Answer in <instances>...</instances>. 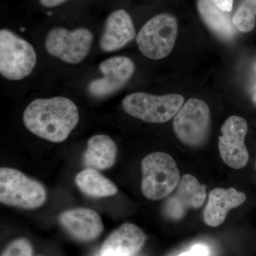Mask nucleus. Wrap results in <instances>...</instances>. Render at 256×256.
Instances as JSON below:
<instances>
[{
  "label": "nucleus",
  "instance_id": "obj_1",
  "mask_svg": "<svg viewBox=\"0 0 256 256\" xmlns=\"http://www.w3.org/2000/svg\"><path fill=\"white\" fill-rule=\"evenodd\" d=\"M24 124L38 137L52 142L67 139L79 120L77 106L67 98L56 96L32 101L25 109Z\"/></svg>",
  "mask_w": 256,
  "mask_h": 256
},
{
  "label": "nucleus",
  "instance_id": "obj_2",
  "mask_svg": "<svg viewBox=\"0 0 256 256\" xmlns=\"http://www.w3.org/2000/svg\"><path fill=\"white\" fill-rule=\"evenodd\" d=\"M141 169L143 194L152 201L170 196L181 178L176 162L168 153L158 152L148 154L142 160Z\"/></svg>",
  "mask_w": 256,
  "mask_h": 256
},
{
  "label": "nucleus",
  "instance_id": "obj_3",
  "mask_svg": "<svg viewBox=\"0 0 256 256\" xmlns=\"http://www.w3.org/2000/svg\"><path fill=\"white\" fill-rule=\"evenodd\" d=\"M46 192L42 184L12 168L0 169V201L18 208H38L44 204Z\"/></svg>",
  "mask_w": 256,
  "mask_h": 256
},
{
  "label": "nucleus",
  "instance_id": "obj_4",
  "mask_svg": "<svg viewBox=\"0 0 256 256\" xmlns=\"http://www.w3.org/2000/svg\"><path fill=\"white\" fill-rule=\"evenodd\" d=\"M184 102L183 96L178 94L154 96L138 92L126 96L122 106L132 117L150 124H162L178 114Z\"/></svg>",
  "mask_w": 256,
  "mask_h": 256
},
{
  "label": "nucleus",
  "instance_id": "obj_5",
  "mask_svg": "<svg viewBox=\"0 0 256 256\" xmlns=\"http://www.w3.org/2000/svg\"><path fill=\"white\" fill-rule=\"evenodd\" d=\"M36 64V52L32 44L10 30H1L0 74L4 78L11 80L26 78Z\"/></svg>",
  "mask_w": 256,
  "mask_h": 256
},
{
  "label": "nucleus",
  "instance_id": "obj_6",
  "mask_svg": "<svg viewBox=\"0 0 256 256\" xmlns=\"http://www.w3.org/2000/svg\"><path fill=\"white\" fill-rule=\"evenodd\" d=\"M178 33V21L174 16L169 14L156 15L138 33V48L150 60H162L171 53Z\"/></svg>",
  "mask_w": 256,
  "mask_h": 256
},
{
  "label": "nucleus",
  "instance_id": "obj_7",
  "mask_svg": "<svg viewBox=\"0 0 256 256\" xmlns=\"http://www.w3.org/2000/svg\"><path fill=\"white\" fill-rule=\"evenodd\" d=\"M210 127V110L204 101L192 98L175 116L173 128L184 144L198 148L206 142Z\"/></svg>",
  "mask_w": 256,
  "mask_h": 256
},
{
  "label": "nucleus",
  "instance_id": "obj_8",
  "mask_svg": "<svg viewBox=\"0 0 256 256\" xmlns=\"http://www.w3.org/2000/svg\"><path fill=\"white\" fill-rule=\"evenodd\" d=\"M94 36L85 28L68 31L62 28L50 30L45 40L50 54L66 63L77 64L85 60L92 48Z\"/></svg>",
  "mask_w": 256,
  "mask_h": 256
},
{
  "label": "nucleus",
  "instance_id": "obj_9",
  "mask_svg": "<svg viewBox=\"0 0 256 256\" xmlns=\"http://www.w3.org/2000/svg\"><path fill=\"white\" fill-rule=\"evenodd\" d=\"M218 138V149L224 162L233 169L240 170L246 166L248 152L245 144L248 124L244 118L230 116L222 127Z\"/></svg>",
  "mask_w": 256,
  "mask_h": 256
},
{
  "label": "nucleus",
  "instance_id": "obj_10",
  "mask_svg": "<svg viewBox=\"0 0 256 256\" xmlns=\"http://www.w3.org/2000/svg\"><path fill=\"white\" fill-rule=\"evenodd\" d=\"M206 198V185L201 184L193 175H183L178 186L165 202L163 213L170 220H182L188 210L203 206Z\"/></svg>",
  "mask_w": 256,
  "mask_h": 256
},
{
  "label": "nucleus",
  "instance_id": "obj_11",
  "mask_svg": "<svg viewBox=\"0 0 256 256\" xmlns=\"http://www.w3.org/2000/svg\"><path fill=\"white\" fill-rule=\"evenodd\" d=\"M104 77L89 84L88 92L95 98L112 95L126 85L136 69L134 62L126 56H114L104 60L99 66Z\"/></svg>",
  "mask_w": 256,
  "mask_h": 256
},
{
  "label": "nucleus",
  "instance_id": "obj_12",
  "mask_svg": "<svg viewBox=\"0 0 256 256\" xmlns=\"http://www.w3.org/2000/svg\"><path fill=\"white\" fill-rule=\"evenodd\" d=\"M146 237L137 226L124 224L106 238L100 256H136L146 244Z\"/></svg>",
  "mask_w": 256,
  "mask_h": 256
},
{
  "label": "nucleus",
  "instance_id": "obj_13",
  "mask_svg": "<svg viewBox=\"0 0 256 256\" xmlns=\"http://www.w3.org/2000/svg\"><path fill=\"white\" fill-rule=\"evenodd\" d=\"M60 222L74 238L80 242L95 240L104 230L100 216L95 210L78 208L67 210L60 216Z\"/></svg>",
  "mask_w": 256,
  "mask_h": 256
},
{
  "label": "nucleus",
  "instance_id": "obj_14",
  "mask_svg": "<svg viewBox=\"0 0 256 256\" xmlns=\"http://www.w3.org/2000/svg\"><path fill=\"white\" fill-rule=\"evenodd\" d=\"M136 32L132 18L124 10H118L109 15L100 40L101 50L106 52L120 50L132 42Z\"/></svg>",
  "mask_w": 256,
  "mask_h": 256
},
{
  "label": "nucleus",
  "instance_id": "obj_15",
  "mask_svg": "<svg viewBox=\"0 0 256 256\" xmlns=\"http://www.w3.org/2000/svg\"><path fill=\"white\" fill-rule=\"evenodd\" d=\"M246 196L236 188H216L210 192L208 202L203 212L204 222L210 227L224 223L230 210L240 206Z\"/></svg>",
  "mask_w": 256,
  "mask_h": 256
},
{
  "label": "nucleus",
  "instance_id": "obj_16",
  "mask_svg": "<svg viewBox=\"0 0 256 256\" xmlns=\"http://www.w3.org/2000/svg\"><path fill=\"white\" fill-rule=\"evenodd\" d=\"M118 149L114 141L105 134L92 136L82 158L84 166L97 170H107L116 162Z\"/></svg>",
  "mask_w": 256,
  "mask_h": 256
},
{
  "label": "nucleus",
  "instance_id": "obj_17",
  "mask_svg": "<svg viewBox=\"0 0 256 256\" xmlns=\"http://www.w3.org/2000/svg\"><path fill=\"white\" fill-rule=\"evenodd\" d=\"M197 8L203 21L216 34L225 40L233 38L235 30L228 15L212 0H198Z\"/></svg>",
  "mask_w": 256,
  "mask_h": 256
},
{
  "label": "nucleus",
  "instance_id": "obj_18",
  "mask_svg": "<svg viewBox=\"0 0 256 256\" xmlns=\"http://www.w3.org/2000/svg\"><path fill=\"white\" fill-rule=\"evenodd\" d=\"M76 183L82 193L92 197L114 196L118 192L117 188L110 180L92 168L80 172L76 178Z\"/></svg>",
  "mask_w": 256,
  "mask_h": 256
},
{
  "label": "nucleus",
  "instance_id": "obj_19",
  "mask_svg": "<svg viewBox=\"0 0 256 256\" xmlns=\"http://www.w3.org/2000/svg\"><path fill=\"white\" fill-rule=\"evenodd\" d=\"M256 20V0H244L235 13L232 22L239 31L249 32L254 30Z\"/></svg>",
  "mask_w": 256,
  "mask_h": 256
},
{
  "label": "nucleus",
  "instance_id": "obj_20",
  "mask_svg": "<svg viewBox=\"0 0 256 256\" xmlns=\"http://www.w3.org/2000/svg\"><path fill=\"white\" fill-rule=\"evenodd\" d=\"M31 244L26 239L20 238L10 244L2 256H32Z\"/></svg>",
  "mask_w": 256,
  "mask_h": 256
},
{
  "label": "nucleus",
  "instance_id": "obj_21",
  "mask_svg": "<svg viewBox=\"0 0 256 256\" xmlns=\"http://www.w3.org/2000/svg\"><path fill=\"white\" fill-rule=\"evenodd\" d=\"M210 248L202 244H194L188 252H184L178 256H210Z\"/></svg>",
  "mask_w": 256,
  "mask_h": 256
},
{
  "label": "nucleus",
  "instance_id": "obj_22",
  "mask_svg": "<svg viewBox=\"0 0 256 256\" xmlns=\"http://www.w3.org/2000/svg\"><path fill=\"white\" fill-rule=\"evenodd\" d=\"M212 1L218 8L226 12H229L233 8L234 0H212Z\"/></svg>",
  "mask_w": 256,
  "mask_h": 256
},
{
  "label": "nucleus",
  "instance_id": "obj_23",
  "mask_svg": "<svg viewBox=\"0 0 256 256\" xmlns=\"http://www.w3.org/2000/svg\"><path fill=\"white\" fill-rule=\"evenodd\" d=\"M66 0H40V3L46 8H54L62 4Z\"/></svg>",
  "mask_w": 256,
  "mask_h": 256
},
{
  "label": "nucleus",
  "instance_id": "obj_24",
  "mask_svg": "<svg viewBox=\"0 0 256 256\" xmlns=\"http://www.w3.org/2000/svg\"><path fill=\"white\" fill-rule=\"evenodd\" d=\"M254 76H255L256 82V63L255 64V66H254Z\"/></svg>",
  "mask_w": 256,
  "mask_h": 256
},
{
  "label": "nucleus",
  "instance_id": "obj_25",
  "mask_svg": "<svg viewBox=\"0 0 256 256\" xmlns=\"http://www.w3.org/2000/svg\"><path fill=\"white\" fill-rule=\"evenodd\" d=\"M252 99H254V104H255V105L256 106V92H255V94H254Z\"/></svg>",
  "mask_w": 256,
  "mask_h": 256
},
{
  "label": "nucleus",
  "instance_id": "obj_26",
  "mask_svg": "<svg viewBox=\"0 0 256 256\" xmlns=\"http://www.w3.org/2000/svg\"><path fill=\"white\" fill-rule=\"evenodd\" d=\"M20 30H21V31H24V28H20Z\"/></svg>",
  "mask_w": 256,
  "mask_h": 256
},
{
  "label": "nucleus",
  "instance_id": "obj_27",
  "mask_svg": "<svg viewBox=\"0 0 256 256\" xmlns=\"http://www.w3.org/2000/svg\"><path fill=\"white\" fill-rule=\"evenodd\" d=\"M95 256H100L99 255V254H96V255Z\"/></svg>",
  "mask_w": 256,
  "mask_h": 256
}]
</instances>
